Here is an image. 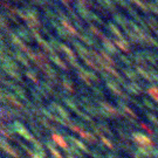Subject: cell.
Here are the masks:
<instances>
[{
  "label": "cell",
  "instance_id": "obj_1",
  "mask_svg": "<svg viewBox=\"0 0 158 158\" xmlns=\"http://www.w3.org/2000/svg\"><path fill=\"white\" fill-rule=\"evenodd\" d=\"M53 139H54L55 143H58L61 148H63V149H67V148H68L67 143H64V139H63L60 135H53Z\"/></svg>",
  "mask_w": 158,
  "mask_h": 158
}]
</instances>
